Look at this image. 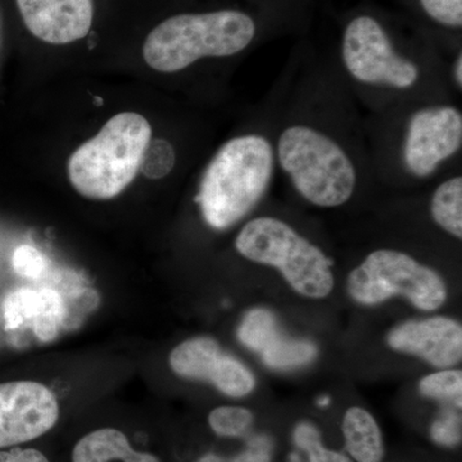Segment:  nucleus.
<instances>
[{"instance_id": "nucleus-25", "label": "nucleus", "mask_w": 462, "mask_h": 462, "mask_svg": "<svg viewBox=\"0 0 462 462\" xmlns=\"http://www.w3.org/2000/svg\"><path fill=\"white\" fill-rule=\"evenodd\" d=\"M275 443L269 434L258 433L248 437L245 448L229 458L230 462H273Z\"/></svg>"}, {"instance_id": "nucleus-11", "label": "nucleus", "mask_w": 462, "mask_h": 462, "mask_svg": "<svg viewBox=\"0 0 462 462\" xmlns=\"http://www.w3.org/2000/svg\"><path fill=\"white\" fill-rule=\"evenodd\" d=\"M398 354L415 356L436 369H451L461 363V322L448 316H430L401 322L385 338Z\"/></svg>"}, {"instance_id": "nucleus-28", "label": "nucleus", "mask_w": 462, "mask_h": 462, "mask_svg": "<svg viewBox=\"0 0 462 462\" xmlns=\"http://www.w3.org/2000/svg\"><path fill=\"white\" fill-rule=\"evenodd\" d=\"M194 462H230L229 457H225V456L220 454H216V452H207V454L199 456Z\"/></svg>"}, {"instance_id": "nucleus-8", "label": "nucleus", "mask_w": 462, "mask_h": 462, "mask_svg": "<svg viewBox=\"0 0 462 462\" xmlns=\"http://www.w3.org/2000/svg\"><path fill=\"white\" fill-rule=\"evenodd\" d=\"M462 114L452 106H431L410 117L402 145L403 165L413 178L427 179L460 152Z\"/></svg>"}, {"instance_id": "nucleus-3", "label": "nucleus", "mask_w": 462, "mask_h": 462, "mask_svg": "<svg viewBox=\"0 0 462 462\" xmlns=\"http://www.w3.org/2000/svg\"><path fill=\"white\" fill-rule=\"evenodd\" d=\"M275 157L297 193L320 208H337L354 197L357 171L346 149L329 134L306 124L285 127Z\"/></svg>"}, {"instance_id": "nucleus-29", "label": "nucleus", "mask_w": 462, "mask_h": 462, "mask_svg": "<svg viewBox=\"0 0 462 462\" xmlns=\"http://www.w3.org/2000/svg\"><path fill=\"white\" fill-rule=\"evenodd\" d=\"M454 80L456 85H457L458 89H462V54H458V57L456 58L455 65H454Z\"/></svg>"}, {"instance_id": "nucleus-17", "label": "nucleus", "mask_w": 462, "mask_h": 462, "mask_svg": "<svg viewBox=\"0 0 462 462\" xmlns=\"http://www.w3.org/2000/svg\"><path fill=\"white\" fill-rule=\"evenodd\" d=\"M430 215L440 229L456 239H462L461 175L447 179L434 189L430 199Z\"/></svg>"}, {"instance_id": "nucleus-14", "label": "nucleus", "mask_w": 462, "mask_h": 462, "mask_svg": "<svg viewBox=\"0 0 462 462\" xmlns=\"http://www.w3.org/2000/svg\"><path fill=\"white\" fill-rule=\"evenodd\" d=\"M72 462H162L151 452L134 448L129 438L116 428H99L76 442Z\"/></svg>"}, {"instance_id": "nucleus-6", "label": "nucleus", "mask_w": 462, "mask_h": 462, "mask_svg": "<svg viewBox=\"0 0 462 462\" xmlns=\"http://www.w3.org/2000/svg\"><path fill=\"white\" fill-rule=\"evenodd\" d=\"M346 291L361 306L402 297L420 311H437L448 298L443 276L398 249L380 248L365 257L346 281Z\"/></svg>"}, {"instance_id": "nucleus-22", "label": "nucleus", "mask_w": 462, "mask_h": 462, "mask_svg": "<svg viewBox=\"0 0 462 462\" xmlns=\"http://www.w3.org/2000/svg\"><path fill=\"white\" fill-rule=\"evenodd\" d=\"M176 153L169 142L163 139L149 142L143 156L141 170L149 179H162L175 166Z\"/></svg>"}, {"instance_id": "nucleus-5", "label": "nucleus", "mask_w": 462, "mask_h": 462, "mask_svg": "<svg viewBox=\"0 0 462 462\" xmlns=\"http://www.w3.org/2000/svg\"><path fill=\"white\" fill-rule=\"evenodd\" d=\"M240 256L281 273L300 296L324 300L333 291V264L319 245L273 216H258L236 238Z\"/></svg>"}, {"instance_id": "nucleus-21", "label": "nucleus", "mask_w": 462, "mask_h": 462, "mask_svg": "<svg viewBox=\"0 0 462 462\" xmlns=\"http://www.w3.org/2000/svg\"><path fill=\"white\" fill-rule=\"evenodd\" d=\"M419 393L430 400L454 404L461 410L462 372L457 369H440L420 379Z\"/></svg>"}, {"instance_id": "nucleus-12", "label": "nucleus", "mask_w": 462, "mask_h": 462, "mask_svg": "<svg viewBox=\"0 0 462 462\" xmlns=\"http://www.w3.org/2000/svg\"><path fill=\"white\" fill-rule=\"evenodd\" d=\"M17 5L30 32L50 44L80 41L93 23V0H17Z\"/></svg>"}, {"instance_id": "nucleus-1", "label": "nucleus", "mask_w": 462, "mask_h": 462, "mask_svg": "<svg viewBox=\"0 0 462 462\" xmlns=\"http://www.w3.org/2000/svg\"><path fill=\"white\" fill-rule=\"evenodd\" d=\"M275 151L261 134H245L225 143L209 161L197 203L215 230H226L252 211L272 182Z\"/></svg>"}, {"instance_id": "nucleus-7", "label": "nucleus", "mask_w": 462, "mask_h": 462, "mask_svg": "<svg viewBox=\"0 0 462 462\" xmlns=\"http://www.w3.org/2000/svg\"><path fill=\"white\" fill-rule=\"evenodd\" d=\"M346 71L357 83L385 89H412L420 80L418 63L401 56L378 21L356 17L346 27L342 42Z\"/></svg>"}, {"instance_id": "nucleus-24", "label": "nucleus", "mask_w": 462, "mask_h": 462, "mask_svg": "<svg viewBox=\"0 0 462 462\" xmlns=\"http://www.w3.org/2000/svg\"><path fill=\"white\" fill-rule=\"evenodd\" d=\"M14 272L27 279L41 278L47 267V261L42 252L32 245H20L12 257Z\"/></svg>"}, {"instance_id": "nucleus-18", "label": "nucleus", "mask_w": 462, "mask_h": 462, "mask_svg": "<svg viewBox=\"0 0 462 462\" xmlns=\"http://www.w3.org/2000/svg\"><path fill=\"white\" fill-rule=\"evenodd\" d=\"M291 440L307 462H354L345 451L325 445L321 430L314 422L305 420L294 425Z\"/></svg>"}, {"instance_id": "nucleus-4", "label": "nucleus", "mask_w": 462, "mask_h": 462, "mask_svg": "<svg viewBox=\"0 0 462 462\" xmlns=\"http://www.w3.org/2000/svg\"><path fill=\"white\" fill-rule=\"evenodd\" d=\"M151 138V125L142 115L114 116L69 157L67 169L72 187L85 199L120 196L138 175Z\"/></svg>"}, {"instance_id": "nucleus-23", "label": "nucleus", "mask_w": 462, "mask_h": 462, "mask_svg": "<svg viewBox=\"0 0 462 462\" xmlns=\"http://www.w3.org/2000/svg\"><path fill=\"white\" fill-rule=\"evenodd\" d=\"M461 415L460 410L445 409L434 419L430 428L431 442L442 448H455L461 445Z\"/></svg>"}, {"instance_id": "nucleus-10", "label": "nucleus", "mask_w": 462, "mask_h": 462, "mask_svg": "<svg viewBox=\"0 0 462 462\" xmlns=\"http://www.w3.org/2000/svg\"><path fill=\"white\" fill-rule=\"evenodd\" d=\"M169 364L176 375L211 383L227 397H247L256 388L254 373L209 337L180 343L170 354Z\"/></svg>"}, {"instance_id": "nucleus-15", "label": "nucleus", "mask_w": 462, "mask_h": 462, "mask_svg": "<svg viewBox=\"0 0 462 462\" xmlns=\"http://www.w3.org/2000/svg\"><path fill=\"white\" fill-rule=\"evenodd\" d=\"M345 452L354 462H383L384 434L373 413L360 406L346 409L340 422Z\"/></svg>"}, {"instance_id": "nucleus-26", "label": "nucleus", "mask_w": 462, "mask_h": 462, "mask_svg": "<svg viewBox=\"0 0 462 462\" xmlns=\"http://www.w3.org/2000/svg\"><path fill=\"white\" fill-rule=\"evenodd\" d=\"M428 16L448 27L462 25V0H420Z\"/></svg>"}, {"instance_id": "nucleus-19", "label": "nucleus", "mask_w": 462, "mask_h": 462, "mask_svg": "<svg viewBox=\"0 0 462 462\" xmlns=\"http://www.w3.org/2000/svg\"><path fill=\"white\" fill-rule=\"evenodd\" d=\"M281 330L275 315L263 307L251 310L243 318L238 328V339L251 351L260 354L273 334Z\"/></svg>"}, {"instance_id": "nucleus-27", "label": "nucleus", "mask_w": 462, "mask_h": 462, "mask_svg": "<svg viewBox=\"0 0 462 462\" xmlns=\"http://www.w3.org/2000/svg\"><path fill=\"white\" fill-rule=\"evenodd\" d=\"M0 462H51L39 449L32 447H14L0 449Z\"/></svg>"}, {"instance_id": "nucleus-9", "label": "nucleus", "mask_w": 462, "mask_h": 462, "mask_svg": "<svg viewBox=\"0 0 462 462\" xmlns=\"http://www.w3.org/2000/svg\"><path fill=\"white\" fill-rule=\"evenodd\" d=\"M60 404L41 383L20 380L0 384V449L38 439L56 427Z\"/></svg>"}, {"instance_id": "nucleus-20", "label": "nucleus", "mask_w": 462, "mask_h": 462, "mask_svg": "<svg viewBox=\"0 0 462 462\" xmlns=\"http://www.w3.org/2000/svg\"><path fill=\"white\" fill-rule=\"evenodd\" d=\"M209 430L215 436L225 439L247 437L254 427V415L243 406H218L207 418Z\"/></svg>"}, {"instance_id": "nucleus-2", "label": "nucleus", "mask_w": 462, "mask_h": 462, "mask_svg": "<svg viewBox=\"0 0 462 462\" xmlns=\"http://www.w3.org/2000/svg\"><path fill=\"white\" fill-rule=\"evenodd\" d=\"M256 25L239 11L179 14L167 18L145 39L143 56L156 71H182L207 57H230L254 42Z\"/></svg>"}, {"instance_id": "nucleus-13", "label": "nucleus", "mask_w": 462, "mask_h": 462, "mask_svg": "<svg viewBox=\"0 0 462 462\" xmlns=\"http://www.w3.org/2000/svg\"><path fill=\"white\" fill-rule=\"evenodd\" d=\"M3 312L7 329L32 325L39 339L50 342L56 338L65 318V305L53 289L23 288L5 298Z\"/></svg>"}, {"instance_id": "nucleus-16", "label": "nucleus", "mask_w": 462, "mask_h": 462, "mask_svg": "<svg viewBox=\"0 0 462 462\" xmlns=\"http://www.w3.org/2000/svg\"><path fill=\"white\" fill-rule=\"evenodd\" d=\"M258 355L269 369L289 372L311 364L318 356V346L311 340L289 338L279 330Z\"/></svg>"}]
</instances>
